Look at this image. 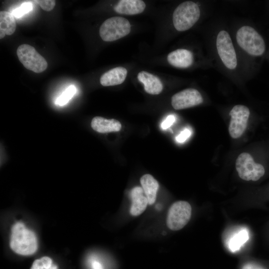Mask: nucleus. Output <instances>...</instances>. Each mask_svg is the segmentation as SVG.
<instances>
[{"mask_svg": "<svg viewBox=\"0 0 269 269\" xmlns=\"http://www.w3.org/2000/svg\"><path fill=\"white\" fill-rule=\"evenodd\" d=\"M200 15V10L197 3L192 1L183 2L174 10V26L179 31L188 30L198 20Z\"/></svg>", "mask_w": 269, "mask_h": 269, "instance_id": "3", "label": "nucleus"}, {"mask_svg": "<svg viewBox=\"0 0 269 269\" xmlns=\"http://www.w3.org/2000/svg\"><path fill=\"white\" fill-rule=\"evenodd\" d=\"M33 8L32 4L29 2L23 3L19 7L13 11V15L17 18H20L29 12Z\"/></svg>", "mask_w": 269, "mask_h": 269, "instance_id": "22", "label": "nucleus"}, {"mask_svg": "<svg viewBox=\"0 0 269 269\" xmlns=\"http://www.w3.org/2000/svg\"><path fill=\"white\" fill-rule=\"evenodd\" d=\"M91 266L92 269H103L102 264L97 261H92Z\"/></svg>", "mask_w": 269, "mask_h": 269, "instance_id": "27", "label": "nucleus"}, {"mask_svg": "<svg viewBox=\"0 0 269 269\" xmlns=\"http://www.w3.org/2000/svg\"><path fill=\"white\" fill-rule=\"evenodd\" d=\"M17 55L25 68L35 73H41L47 67V62L32 46L23 44L17 48Z\"/></svg>", "mask_w": 269, "mask_h": 269, "instance_id": "7", "label": "nucleus"}, {"mask_svg": "<svg viewBox=\"0 0 269 269\" xmlns=\"http://www.w3.org/2000/svg\"><path fill=\"white\" fill-rule=\"evenodd\" d=\"M236 168L239 177L246 181H257L265 172L263 165L256 163L252 156L247 152L238 156L236 161Z\"/></svg>", "mask_w": 269, "mask_h": 269, "instance_id": "5", "label": "nucleus"}, {"mask_svg": "<svg viewBox=\"0 0 269 269\" xmlns=\"http://www.w3.org/2000/svg\"><path fill=\"white\" fill-rule=\"evenodd\" d=\"M52 265V260L48 257H44L35 260L30 269H49Z\"/></svg>", "mask_w": 269, "mask_h": 269, "instance_id": "21", "label": "nucleus"}, {"mask_svg": "<svg viewBox=\"0 0 269 269\" xmlns=\"http://www.w3.org/2000/svg\"><path fill=\"white\" fill-rule=\"evenodd\" d=\"M191 134V131L188 129H185L176 136L175 139L178 142H184L190 136Z\"/></svg>", "mask_w": 269, "mask_h": 269, "instance_id": "24", "label": "nucleus"}, {"mask_svg": "<svg viewBox=\"0 0 269 269\" xmlns=\"http://www.w3.org/2000/svg\"><path fill=\"white\" fill-rule=\"evenodd\" d=\"M132 201L130 212L133 216H137L143 213L148 204L146 196L140 186L133 188L130 192Z\"/></svg>", "mask_w": 269, "mask_h": 269, "instance_id": "11", "label": "nucleus"}, {"mask_svg": "<svg viewBox=\"0 0 269 269\" xmlns=\"http://www.w3.org/2000/svg\"><path fill=\"white\" fill-rule=\"evenodd\" d=\"M236 39L239 45L252 56H261L266 51V45L263 37L251 26L240 28L237 32Z\"/></svg>", "mask_w": 269, "mask_h": 269, "instance_id": "2", "label": "nucleus"}, {"mask_svg": "<svg viewBox=\"0 0 269 269\" xmlns=\"http://www.w3.org/2000/svg\"><path fill=\"white\" fill-rule=\"evenodd\" d=\"M156 208H157V209L158 210H160L161 209V207L158 205H156Z\"/></svg>", "mask_w": 269, "mask_h": 269, "instance_id": "29", "label": "nucleus"}, {"mask_svg": "<svg viewBox=\"0 0 269 269\" xmlns=\"http://www.w3.org/2000/svg\"><path fill=\"white\" fill-rule=\"evenodd\" d=\"M250 114L249 109L244 105H236L231 110L229 132L232 138H237L243 134L246 129Z\"/></svg>", "mask_w": 269, "mask_h": 269, "instance_id": "9", "label": "nucleus"}, {"mask_svg": "<svg viewBox=\"0 0 269 269\" xmlns=\"http://www.w3.org/2000/svg\"><path fill=\"white\" fill-rule=\"evenodd\" d=\"M76 92V89L73 85L68 87L56 100L55 103L58 106H64L74 96Z\"/></svg>", "mask_w": 269, "mask_h": 269, "instance_id": "20", "label": "nucleus"}, {"mask_svg": "<svg viewBox=\"0 0 269 269\" xmlns=\"http://www.w3.org/2000/svg\"><path fill=\"white\" fill-rule=\"evenodd\" d=\"M49 269H57V267L55 265H52Z\"/></svg>", "mask_w": 269, "mask_h": 269, "instance_id": "28", "label": "nucleus"}, {"mask_svg": "<svg viewBox=\"0 0 269 269\" xmlns=\"http://www.w3.org/2000/svg\"><path fill=\"white\" fill-rule=\"evenodd\" d=\"M216 47L220 58L229 69H234L237 65L236 52L231 37L225 30H221L216 38Z\"/></svg>", "mask_w": 269, "mask_h": 269, "instance_id": "8", "label": "nucleus"}, {"mask_svg": "<svg viewBox=\"0 0 269 269\" xmlns=\"http://www.w3.org/2000/svg\"><path fill=\"white\" fill-rule=\"evenodd\" d=\"M249 234L246 229H241L234 232L229 238L227 246L230 251L235 252L248 240Z\"/></svg>", "mask_w": 269, "mask_h": 269, "instance_id": "19", "label": "nucleus"}, {"mask_svg": "<svg viewBox=\"0 0 269 269\" xmlns=\"http://www.w3.org/2000/svg\"><path fill=\"white\" fill-rule=\"evenodd\" d=\"M10 247L16 253L28 256L37 249V241L35 233L25 227L21 222L15 223L11 229Z\"/></svg>", "mask_w": 269, "mask_h": 269, "instance_id": "1", "label": "nucleus"}, {"mask_svg": "<svg viewBox=\"0 0 269 269\" xmlns=\"http://www.w3.org/2000/svg\"><path fill=\"white\" fill-rule=\"evenodd\" d=\"M145 8V4L141 0H121L114 8L119 13L134 15L141 13Z\"/></svg>", "mask_w": 269, "mask_h": 269, "instance_id": "15", "label": "nucleus"}, {"mask_svg": "<svg viewBox=\"0 0 269 269\" xmlns=\"http://www.w3.org/2000/svg\"><path fill=\"white\" fill-rule=\"evenodd\" d=\"M41 8L46 11H49L52 10L56 4L55 0H34Z\"/></svg>", "mask_w": 269, "mask_h": 269, "instance_id": "23", "label": "nucleus"}, {"mask_svg": "<svg viewBox=\"0 0 269 269\" xmlns=\"http://www.w3.org/2000/svg\"><path fill=\"white\" fill-rule=\"evenodd\" d=\"M127 75V70L123 67L113 68L100 78V83L103 86H111L120 85L125 80Z\"/></svg>", "mask_w": 269, "mask_h": 269, "instance_id": "14", "label": "nucleus"}, {"mask_svg": "<svg viewBox=\"0 0 269 269\" xmlns=\"http://www.w3.org/2000/svg\"><path fill=\"white\" fill-rule=\"evenodd\" d=\"M175 117L173 115H168L161 124V128L166 130L169 128L175 122Z\"/></svg>", "mask_w": 269, "mask_h": 269, "instance_id": "25", "label": "nucleus"}, {"mask_svg": "<svg viewBox=\"0 0 269 269\" xmlns=\"http://www.w3.org/2000/svg\"><path fill=\"white\" fill-rule=\"evenodd\" d=\"M203 101L200 92L193 88L184 89L174 94L171 98V105L175 110L192 107L200 105Z\"/></svg>", "mask_w": 269, "mask_h": 269, "instance_id": "10", "label": "nucleus"}, {"mask_svg": "<svg viewBox=\"0 0 269 269\" xmlns=\"http://www.w3.org/2000/svg\"><path fill=\"white\" fill-rule=\"evenodd\" d=\"M191 207L185 201L173 203L170 207L166 218L169 229L177 231L183 228L189 222L191 216Z\"/></svg>", "mask_w": 269, "mask_h": 269, "instance_id": "6", "label": "nucleus"}, {"mask_svg": "<svg viewBox=\"0 0 269 269\" xmlns=\"http://www.w3.org/2000/svg\"><path fill=\"white\" fill-rule=\"evenodd\" d=\"M131 31V24L126 18L115 16L106 19L101 25L99 34L105 41L111 42L127 35Z\"/></svg>", "mask_w": 269, "mask_h": 269, "instance_id": "4", "label": "nucleus"}, {"mask_svg": "<svg viewBox=\"0 0 269 269\" xmlns=\"http://www.w3.org/2000/svg\"><path fill=\"white\" fill-rule=\"evenodd\" d=\"M16 29V22L13 14L7 11H0V38L5 35L13 34Z\"/></svg>", "mask_w": 269, "mask_h": 269, "instance_id": "18", "label": "nucleus"}, {"mask_svg": "<svg viewBox=\"0 0 269 269\" xmlns=\"http://www.w3.org/2000/svg\"><path fill=\"white\" fill-rule=\"evenodd\" d=\"M140 182L147 198L148 204H153L155 201L159 188L157 181L151 175L146 174L140 178Z\"/></svg>", "mask_w": 269, "mask_h": 269, "instance_id": "17", "label": "nucleus"}, {"mask_svg": "<svg viewBox=\"0 0 269 269\" xmlns=\"http://www.w3.org/2000/svg\"><path fill=\"white\" fill-rule=\"evenodd\" d=\"M242 269H265V268L253 263H248L245 265Z\"/></svg>", "mask_w": 269, "mask_h": 269, "instance_id": "26", "label": "nucleus"}, {"mask_svg": "<svg viewBox=\"0 0 269 269\" xmlns=\"http://www.w3.org/2000/svg\"><path fill=\"white\" fill-rule=\"evenodd\" d=\"M91 126L95 131L100 133L118 132L122 128L121 123L114 119H107L101 117L93 118Z\"/></svg>", "mask_w": 269, "mask_h": 269, "instance_id": "16", "label": "nucleus"}, {"mask_svg": "<svg viewBox=\"0 0 269 269\" xmlns=\"http://www.w3.org/2000/svg\"><path fill=\"white\" fill-rule=\"evenodd\" d=\"M167 60L174 67L186 68L193 64L194 57L190 51L185 49H178L169 53Z\"/></svg>", "mask_w": 269, "mask_h": 269, "instance_id": "12", "label": "nucleus"}, {"mask_svg": "<svg viewBox=\"0 0 269 269\" xmlns=\"http://www.w3.org/2000/svg\"><path fill=\"white\" fill-rule=\"evenodd\" d=\"M137 79L144 85L145 91L151 95H158L163 89V85L160 80L155 75L145 71L139 72Z\"/></svg>", "mask_w": 269, "mask_h": 269, "instance_id": "13", "label": "nucleus"}]
</instances>
